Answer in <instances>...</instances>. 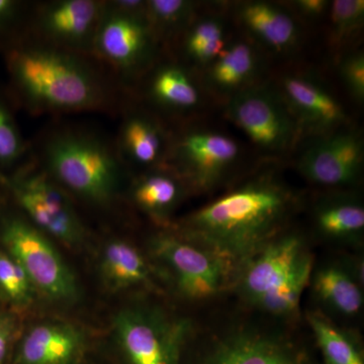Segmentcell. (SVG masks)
Returning <instances> with one entry per match:
<instances>
[{
  "label": "cell",
  "mask_w": 364,
  "mask_h": 364,
  "mask_svg": "<svg viewBox=\"0 0 364 364\" xmlns=\"http://www.w3.org/2000/svg\"><path fill=\"white\" fill-rule=\"evenodd\" d=\"M294 207L291 191L264 174L189 215L183 236L219 254L238 277L254 254L275 238Z\"/></svg>",
  "instance_id": "obj_2"
},
{
  "label": "cell",
  "mask_w": 364,
  "mask_h": 364,
  "mask_svg": "<svg viewBox=\"0 0 364 364\" xmlns=\"http://www.w3.org/2000/svg\"><path fill=\"white\" fill-rule=\"evenodd\" d=\"M0 182L26 219L48 237L72 247L85 240V225L70 198L42 167L18 166L0 174Z\"/></svg>",
  "instance_id": "obj_5"
},
{
  "label": "cell",
  "mask_w": 364,
  "mask_h": 364,
  "mask_svg": "<svg viewBox=\"0 0 364 364\" xmlns=\"http://www.w3.org/2000/svg\"><path fill=\"white\" fill-rule=\"evenodd\" d=\"M14 333V321L9 317H0V364L6 358Z\"/></svg>",
  "instance_id": "obj_34"
},
{
  "label": "cell",
  "mask_w": 364,
  "mask_h": 364,
  "mask_svg": "<svg viewBox=\"0 0 364 364\" xmlns=\"http://www.w3.org/2000/svg\"><path fill=\"white\" fill-rule=\"evenodd\" d=\"M260 70L259 53L249 43L238 41L228 45L208 66V85L217 92L231 97L253 86Z\"/></svg>",
  "instance_id": "obj_19"
},
{
  "label": "cell",
  "mask_w": 364,
  "mask_h": 364,
  "mask_svg": "<svg viewBox=\"0 0 364 364\" xmlns=\"http://www.w3.org/2000/svg\"><path fill=\"white\" fill-rule=\"evenodd\" d=\"M313 257L296 235L273 238L238 273L241 293L254 306L274 315L298 309L311 280Z\"/></svg>",
  "instance_id": "obj_4"
},
{
  "label": "cell",
  "mask_w": 364,
  "mask_h": 364,
  "mask_svg": "<svg viewBox=\"0 0 364 364\" xmlns=\"http://www.w3.org/2000/svg\"><path fill=\"white\" fill-rule=\"evenodd\" d=\"M105 1L55 0L33 6L28 37L90 57Z\"/></svg>",
  "instance_id": "obj_11"
},
{
  "label": "cell",
  "mask_w": 364,
  "mask_h": 364,
  "mask_svg": "<svg viewBox=\"0 0 364 364\" xmlns=\"http://www.w3.org/2000/svg\"><path fill=\"white\" fill-rule=\"evenodd\" d=\"M229 119L260 149H291L301 136L299 124L280 92L267 86H250L230 97Z\"/></svg>",
  "instance_id": "obj_10"
},
{
  "label": "cell",
  "mask_w": 364,
  "mask_h": 364,
  "mask_svg": "<svg viewBox=\"0 0 364 364\" xmlns=\"http://www.w3.org/2000/svg\"><path fill=\"white\" fill-rule=\"evenodd\" d=\"M100 273L107 286L114 291L149 286L151 268L138 249L124 240L109 241L100 257Z\"/></svg>",
  "instance_id": "obj_22"
},
{
  "label": "cell",
  "mask_w": 364,
  "mask_h": 364,
  "mask_svg": "<svg viewBox=\"0 0 364 364\" xmlns=\"http://www.w3.org/2000/svg\"><path fill=\"white\" fill-rule=\"evenodd\" d=\"M0 223L6 252L20 263L36 291L56 301L77 298V280L50 237L25 217L6 215Z\"/></svg>",
  "instance_id": "obj_7"
},
{
  "label": "cell",
  "mask_w": 364,
  "mask_h": 364,
  "mask_svg": "<svg viewBox=\"0 0 364 364\" xmlns=\"http://www.w3.org/2000/svg\"><path fill=\"white\" fill-rule=\"evenodd\" d=\"M321 233L331 238H353L364 229L363 205L348 198H332L321 203L316 212Z\"/></svg>",
  "instance_id": "obj_25"
},
{
  "label": "cell",
  "mask_w": 364,
  "mask_h": 364,
  "mask_svg": "<svg viewBox=\"0 0 364 364\" xmlns=\"http://www.w3.org/2000/svg\"><path fill=\"white\" fill-rule=\"evenodd\" d=\"M240 147L231 136L214 131H191L170 146L172 169L198 189L213 188L240 157Z\"/></svg>",
  "instance_id": "obj_12"
},
{
  "label": "cell",
  "mask_w": 364,
  "mask_h": 364,
  "mask_svg": "<svg viewBox=\"0 0 364 364\" xmlns=\"http://www.w3.org/2000/svg\"><path fill=\"white\" fill-rule=\"evenodd\" d=\"M340 77L347 90L358 102L364 100V54L363 52L351 53L345 56L339 64Z\"/></svg>",
  "instance_id": "obj_32"
},
{
  "label": "cell",
  "mask_w": 364,
  "mask_h": 364,
  "mask_svg": "<svg viewBox=\"0 0 364 364\" xmlns=\"http://www.w3.org/2000/svg\"><path fill=\"white\" fill-rule=\"evenodd\" d=\"M318 299L345 316L356 315L363 305L360 287L343 268L332 265L322 268L313 279Z\"/></svg>",
  "instance_id": "obj_23"
},
{
  "label": "cell",
  "mask_w": 364,
  "mask_h": 364,
  "mask_svg": "<svg viewBox=\"0 0 364 364\" xmlns=\"http://www.w3.org/2000/svg\"><path fill=\"white\" fill-rule=\"evenodd\" d=\"M33 4L0 0V52L6 53L28 36Z\"/></svg>",
  "instance_id": "obj_30"
},
{
  "label": "cell",
  "mask_w": 364,
  "mask_h": 364,
  "mask_svg": "<svg viewBox=\"0 0 364 364\" xmlns=\"http://www.w3.org/2000/svg\"><path fill=\"white\" fill-rule=\"evenodd\" d=\"M238 16L246 30L272 51L287 53L298 45L299 30L296 21L277 4L246 2L239 9Z\"/></svg>",
  "instance_id": "obj_18"
},
{
  "label": "cell",
  "mask_w": 364,
  "mask_h": 364,
  "mask_svg": "<svg viewBox=\"0 0 364 364\" xmlns=\"http://www.w3.org/2000/svg\"><path fill=\"white\" fill-rule=\"evenodd\" d=\"M35 287L23 268L6 251H0V294L11 305L26 308L32 304Z\"/></svg>",
  "instance_id": "obj_29"
},
{
  "label": "cell",
  "mask_w": 364,
  "mask_h": 364,
  "mask_svg": "<svg viewBox=\"0 0 364 364\" xmlns=\"http://www.w3.org/2000/svg\"><path fill=\"white\" fill-rule=\"evenodd\" d=\"M117 342L131 364H177L191 323L154 308H128L114 321Z\"/></svg>",
  "instance_id": "obj_9"
},
{
  "label": "cell",
  "mask_w": 364,
  "mask_h": 364,
  "mask_svg": "<svg viewBox=\"0 0 364 364\" xmlns=\"http://www.w3.org/2000/svg\"><path fill=\"white\" fill-rule=\"evenodd\" d=\"M14 97L33 114L107 109L116 90L90 57L26 37L4 53Z\"/></svg>",
  "instance_id": "obj_1"
},
{
  "label": "cell",
  "mask_w": 364,
  "mask_h": 364,
  "mask_svg": "<svg viewBox=\"0 0 364 364\" xmlns=\"http://www.w3.org/2000/svg\"><path fill=\"white\" fill-rule=\"evenodd\" d=\"M150 247L172 273L181 296L191 301L215 296L237 277L225 258L188 237L160 234L152 239Z\"/></svg>",
  "instance_id": "obj_8"
},
{
  "label": "cell",
  "mask_w": 364,
  "mask_h": 364,
  "mask_svg": "<svg viewBox=\"0 0 364 364\" xmlns=\"http://www.w3.org/2000/svg\"><path fill=\"white\" fill-rule=\"evenodd\" d=\"M196 6L188 0H147L145 16L160 41L186 31L193 23Z\"/></svg>",
  "instance_id": "obj_26"
},
{
  "label": "cell",
  "mask_w": 364,
  "mask_h": 364,
  "mask_svg": "<svg viewBox=\"0 0 364 364\" xmlns=\"http://www.w3.org/2000/svg\"><path fill=\"white\" fill-rule=\"evenodd\" d=\"M158 44L145 11H126L105 1L91 58L109 67L122 80H132L149 68Z\"/></svg>",
  "instance_id": "obj_6"
},
{
  "label": "cell",
  "mask_w": 364,
  "mask_h": 364,
  "mask_svg": "<svg viewBox=\"0 0 364 364\" xmlns=\"http://www.w3.org/2000/svg\"><path fill=\"white\" fill-rule=\"evenodd\" d=\"M225 26L215 16L193 21L184 33L183 52L186 58L200 66H210L225 48Z\"/></svg>",
  "instance_id": "obj_24"
},
{
  "label": "cell",
  "mask_w": 364,
  "mask_h": 364,
  "mask_svg": "<svg viewBox=\"0 0 364 364\" xmlns=\"http://www.w3.org/2000/svg\"><path fill=\"white\" fill-rule=\"evenodd\" d=\"M198 364H310L284 337L250 329L235 330L218 339Z\"/></svg>",
  "instance_id": "obj_14"
},
{
  "label": "cell",
  "mask_w": 364,
  "mask_h": 364,
  "mask_svg": "<svg viewBox=\"0 0 364 364\" xmlns=\"http://www.w3.org/2000/svg\"><path fill=\"white\" fill-rule=\"evenodd\" d=\"M363 139L353 131L320 136L299 156V172L313 183L343 186L355 181L363 168Z\"/></svg>",
  "instance_id": "obj_13"
},
{
  "label": "cell",
  "mask_w": 364,
  "mask_h": 364,
  "mask_svg": "<svg viewBox=\"0 0 364 364\" xmlns=\"http://www.w3.org/2000/svg\"><path fill=\"white\" fill-rule=\"evenodd\" d=\"M85 350V336L68 323L33 326L21 339L14 364H76Z\"/></svg>",
  "instance_id": "obj_16"
},
{
  "label": "cell",
  "mask_w": 364,
  "mask_h": 364,
  "mask_svg": "<svg viewBox=\"0 0 364 364\" xmlns=\"http://www.w3.org/2000/svg\"><path fill=\"white\" fill-rule=\"evenodd\" d=\"M41 167L64 191L81 200L107 207L124 178V163L107 139L88 130L63 128L45 139Z\"/></svg>",
  "instance_id": "obj_3"
},
{
  "label": "cell",
  "mask_w": 364,
  "mask_h": 364,
  "mask_svg": "<svg viewBox=\"0 0 364 364\" xmlns=\"http://www.w3.org/2000/svg\"><path fill=\"white\" fill-rule=\"evenodd\" d=\"M28 153L11 97L0 90V174L9 173L21 166Z\"/></svg>",
  "instance_id": "obj_27"
},
{
  "label": "cell",
  "mask_w": 364,
  "mask_h": 364,
  "mask_svg": "<svg viewBox=\"0 0 364 364\" xmlns=\"http://www.w3.org/2000/svg\"><path fill=\"white\" fill-rule=\"evenodd\" d=\"M330 2L327 0H296L294 6L299 13L308 18H318L327 13L330 7Z\"/></svg>",
  "instance_id": "obj_33"
},
{
  "label": "cell",
  "mask_w": 364,
  "mask_h": 364,
  "mask_svg": "<svg viewBox=\"0 0 364 364\" xmlns=\"http://www.w3.org/2000/svg\"><path fill=\"white\" fill-rule=\"evenodd\" d=\"M147 97L163 111L182 114L200 104V91L189 72L178 64H162L151 74Z\"/></svg>",
  "instance_id": "obj_20"
},
{
  "label": "cell",
  "mask_w": 364,
  "mask_h": 364,
  "mask_svg": "<svg viewBox=\"0 0 364 364\" xmlns=\"http://www.w3.org/2000/svg\"><path fill=\"white\" fill-rule=\"evenodd\" d=\"M170 146L166 133L154 117L138 111L124 116L116 144L124 164L156 168L168 159Z\"/></svg>",
  "instance_id": "obj_17"
},
{
  "label": "cell",
  "mask_w": 364,
  "mask_h": 364,
  "mask_svg": "<svg viewBox=\"0 0 364 364\" xmlns=\"http://www.w3.org/2000/svg\"><path fill=\"white\" fill-rule=\"evenodd\" d=\"M280 95L296 119L301 135H329L346 122L343 107L336 97L310 76H286L282 79Z\"/></svg>",
  "instance_id": "obj_15"
},
{
  "label": "cell",
  "mask_w": 364,
  "mask_h": 364,
  "mask_svg": "<svg viewBox=\"0 0 364 364\" xmlns=\"http://www.w3.org/2000/svg\"><path fill=\"white\" fill-rule=\"evenodd\" d=\"M332 39L344 42L360 30L364 23L363 0H334L330 2Z\"/></svg>",
  "instance_id": "obj_31"
},
{
  "label": "cell",
  "mask_w": 364,
  "mask_h": 364,
  "mask_svg": "<svg viewBox=\"0 0 364 364\" xmlns=\"http://www.w3.org/2000/svg\"><path fill=\"white\" fill-rule=\"evenodd\" d=\"M309 323L326 364H363L360 354L348 337L320 315L309 316Z\"/></svg>",
  "instance_id": "obj_28"
},
{
  "label": "cell",
  "mask_w": 364,
  "mask_h": 364,
  "mask_svg": "<svg viewBox=\"0 0 364 364\" xmlns=\"http://www.w3.org/2000/svg\"><path fill=\"white\" fill-rule=\"evenodd\" d=\"M183 179L173 169L148 170L131 188L136 207L157 220H165L176 208L183 196Z\"/></svg>",
  "instance_id": "obj_21"
}]
</instances>
